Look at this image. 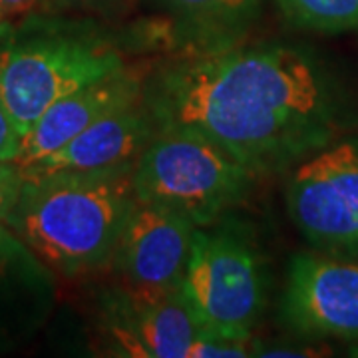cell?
Listing matches in <instances>:
<instances>
[{
  "label": "cell",
  "mask_w": 358,
  "mask_h": 358,
  "mask_svg": "<svg viewBox=\"0 0 358 358\" xmlns=\"http://www.w3.org/2000/svg\"><path fill=\"white\" fill-rule=\"evenodd\" d=\"M22 150V134L0 98V164H14Z\"/></svg>",
  "instance_id": "cell-16"
},
{
  "label": "cell",
  "mask_w": 358,
  "mask_h": 358,
  "mask_svg": "<svg viewBox=\"0 0 358 358\" xmlns=\"http://www.w3.org/2000/svg\"><path fill=\"white\" fill-rule=\"evenodd\" d=\"M287 207L319 253L358 261L357 138L334 140L294 167Z\"/></svg>",
  "instance_id": "cell-6"
},
{
  "label": "cell",
  "mask_w": 358,
  "mask_h": 358,
  "mask_svg": "<svg viewBox=\"0 0 358 358\" xmlns=\"http://www.w3.org/2000/svg\"><path fill=\"white\" fill-rule=\"evenodd\" d=\"M253 169L189 129H159L134 166L140 203L157 205L205 227L247 192Z\"/></svg>",
  "instance_id": "cell-3"
},
{
  "label": "cell",
  "mask_w": 358,
  "mask_h": 358,
  "mask_svg": "<svg viewBox=\"0 0 358 358\" xmlns=\"http://www.w3.org/2000/svg\"><path fill=\"white\" fill-rule=\"evenodd\" d=\"M282 320L310 338L358 341V261L299 253L289 265Z\"/></svg>",
  "instance_id": "cell-8"
},
{
  "label": "cell",
  "mask_w": 358,
  "mask_h": 358,
  "mask_svg": "<svg viewBox=\"0 0 358 358\" xmlns=\"http://www.w3.org/2000/svg\"><path fill=\"white\" fill-rule=\"evenodd\" d=\"M22 185L16 164H0V223H4Z\"/></svg>",
  "instance_id": "cell-17"
},
{
  "label": "cell",
  "mask_w": 358,
  "mask_h": 358,
  "mask_svg": "<svg viewBox=\"0 0 358 358\" xmlns=\"http://www.w3.org/2000/svg\"><path fill=\"white\" fill-rule=\"evenodd\" d=\"M141 100V76L126 66L98 78L52 103L22 138V150L14 162L18 169L58 152L103 115Z\"/></svg>",
  "instance_id": "cell-9"
},
{
  "label": "cell",
  "mask_w": 358,
  "mask_h": 358,
  "mask_svg": "<svg viewBox=\"0 0 358 358\" xmlns=\"http://www.w3.org/2000/svg\"><path fill=\"white\" fill-rule=\"evenodd\" d=\"M122 66L115 48L100 38H30L0 52V98L24 138L52 103Z\"/></svg>",
  "instance_id": "cell-4"
},
{
  "label": "cell",
  "mask_w": 358,
  "mask_h": 358,
  "mask_svg": "<svg viewBox=\"0 0 358 358\" xmlns=\"http://www.w3.org/2000/svg\"><path fill=\"white\" fill-rule=\"evenodd\" d=\"M350 355H352V357H358V341L352 345V348H350Z\"/></svg>",
  "instance_id": "cell-20"
},
{
  "label": "cell",
  "mask_w": 358,
  "mask_h": 358,
  "mask_svg": "<svg viewBox=\"0 0 358 358\" xmlns=\"http://www.w3.org/2000/svg\"><path fill=\"white\" fill-rule=\"evenodd\" d=\"M136 203L134 166L32 173L4 223L54 273L78 277L112 261Z\"/></svg>",
  "instance_id": "cell-2"
},
{
  "label": "cell",
  "mask_w": 358,
  "mask_h": 358,
  "mask_svg": "<svg viewBox=\"0 0 358 358\" xmlns=\"http://www.w3.org/2000/svg\"><path fill=\"white\" fill-rule=\"evenodd\" d=\"M36 0H0V16H10L30 10Z\"/></svg>",
  "instance_id": "cell-18"
},
{
  "label": "cell",
  "mask_w": 358,
  "mask_h": 358,
  "mask_svg": "<svg viewBox=\"0 0 358 358\" xmlns=\"http://www.w3.org/2000/svg\"><path fill=\"white\" fill-rule=\"evenodd\" d=\"M150 110L162 129L195 131L255 173L305 159L348 124L329 70L291 46L221 52L178 66L159 80Z\"/></svg>",
  "instance_id": "cell-1"
},
{
  "label": "cell",
  "mask_w": 358,
  "mask_h": 358,
  "mask_svg": "<svg viewBox=\"0 0 358 358\" xmlns=\"http://www.w3.org/2000/svg\"><path fill=\"white\" fill-rule=\"evenodd\" d=\"M169 10L201 26H239L253 18L263 0H159Z\"/></svg>",
  "instance_id": "cell-14"
},
{
  "label": "cell",
  "mask_w": 358,
  "mask_h": 358,
  "mask_svg": "<svg viewBox=\"0 0 358 358\" xmlns=\"http://www.w3.org/2000/svg\"><path fill=\"white\" fill-rule=\"evenodd\" d=\"M112 336L129 357L185 358L199 329L183 301L169 294L154 303H126L117 296Z\"/></svg>",
  "instance_id": "cell-12"
},
{
  "label": "cell",
  "mask_w": 358,
  "mask_h": 358,
  "mask_svg": "<svg viewBox=\"0 0 358 358\" xmlns=\"http://www.w3.org/2000/svg\"><path fill=\"white\" fill-rule=\"evenodd\" d=\"M253 355V338L197 334L185 358H243Z\"/></svg>",
  "instance_id": "cell-15"
},
{
  "label": "cell",
  "mask_w": 358,
  "mask_h": 358,
  "mask_svg": "<svg viewBox=\"0 0 358 358\" xmlns=\"http://www.w3.org/2000/svg\"><path fill=\"white\" fill-rule=\"evenodd\" d=\"M199 334L253 338V327L265 305L257 257L227 233L195 229L181 287Z\"/></svg>",
  "instance_id": "cell-5"
},
{
  "label": "cell",
  "mask_w": 358,
  "mask_h": 358,
  "mask_svg": "<svg viewBox=\"0 0 358 358\" xmlns=\"http://www.w3.org/2000/svg\"><path fill=\"white\" fill-rule=\"evenodd\" d=\"M157 134L150 106L140 102L103 115L80 131L58 152L32 166L18 169L20 176L54 171H108L136 166L138 157Z\"/></svg>",
  "instance_id": "cell-10"
},
{
  "label": "cell",
  "mask_w": 358,
  "mask_h": 358,
  "mask_svg": "<svg viewBox=\"0 0 358 358\" xmlns=\"http://www.w3.org/2000/svg\"><path fill=\"white\" fill-rule=\"evenodd\" d=\"M42 259L0 223V350L24 343L50 317L54 275Z\"/></svg>",
  "instance_id": "cell-11"
},
{
  "label": "cell",
  "mask_w": 358,
  "mask_h": 358,
  "mask_svg": "<svg viewBox=\"0 0 358 358\" xmlns=\"http://www.w3.org/2000/svg\"><path fill=\"white\" fill-rule=\"evenodd\" d=\"M56 4H62V6H70V4H78V2H82V0H54Z\"/></svg>",
  "instance_id": "cell-19"
},
{
  "label": "cell",
  "mask_w": 358,
  "mask_h": 358,
  "mask_svg": "<svg viewBox=\"0 0 358 358\" xmlns=\"http://www.w3.org/2000/svg\"><path fill=\"white\" fill-rule=\"evenodd\" d=\"M282 14L301 28L345 32L358 28V0H277Z\"/></svg>",
  "instance_id": "cell-13"
},
{
  "label": "cell",
  "mask_w": 358,
  "mask_h": 358,
  "mask_svg": "<svg viewBox=\"0 0 358 358\" xmlns=\"http://www.w3.org/2000/svg\"><path fill=\"white\" fill-rule=\"evenodd\" d=\"M195 229L179 213L138 201L110 261L117 296L136 305L181 293Z\"/></svg>",
  "instance_id": "cell-7"
}]
</instances>
